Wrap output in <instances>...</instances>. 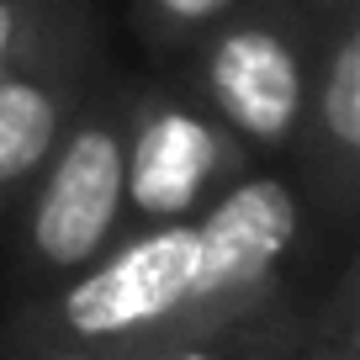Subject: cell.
Instances as JSON below:
<instances>
[{"label":"cell","mask_w":360,"mask_h":360,"mask_svg":"<svg viewBox=\"0 0 360 360\" xmlns=\"http://www.w3.org/2000/svg\"><path fill=\"white\" fill-rule=\"evenodd\" d=\"M191 276H196V223L165 217L148 233L112 249L101 265H90L58 297L53 323L58 334L79 339V345H117V339L148 334L175 313H186Z\"/></svg>","instance_id":"1"},{"label":"cell","mask_w":360,"mask_h":360,"mask_svg":"<svg viewBox=\"0 0 360 360\" xmlns=\"http://www.w3.org/2000/svg\"><path fill=\"white\" fill-rule=\"evenodd\" d=\"M43 191L32 202V249L53 270H79L117 233L127 186V138L117 122H85L43 159Z\"/></svg>","instance_id":"2"},{"label":"cell","mask_w":360,"mask_h":360,"mask_svg":"<svg viewBox=\"0 0 360 360\" xmlns=\"http://www.w3.org/2000/svg\"><path fill=\"white\" fill-rule=\"evenodd\" d=\"M223 169V138L186 106H159L127 138V186L122 202L143 217H186L202 202L207 180Z\"/></svg>","instance_id":"5"},{"label":"cell","mask_w":360,"mask_h":360,"mask_svg":"<svg viewBox=\"0 0 360 360\" xmlns=\"http://www.w3.org/2000/svg\"><path fill=\"white\" fill-rule=\"evenodd\" d=\"M297 238V196L286 180L255 175L238 180L233 191L196 223V276L186 313H217L281 270L286 249Z\"/></svg>","instance_id":"3"},{"label":"cell","mask_w":360,"mask_h":360,"mask_svg":"<svg viewBox=\"0 0 360 360\" xmlns=\"http://www.w3.org/2000/svg\"><path fill=\"white\" fill-rule=\"evenodd\" d=\"M148 6H154V16L169 22V27H207V22H217L233 0H148Z\"/></svg>","instance_id":"8"},{"label":"cell","mask_w":360,"mask_h":360,"mask_svg":"<svg viewBox=\"0 0 360 360\" xmlns=\"http://www.w3.org/2000/svg\"><path fill=\"white\" fill-rule=\"evenodd\" d=\"M16 27H22L16 6H11V0H0V64H6V53L16 48Z\"/></svg>","instance_id":"9"},{"label":"cell","mask_w":360,"mask_h":360,"mask_svg":"<svg viewBox=\"0 0 360 360\" xmlns=\"http://www.w3.org/2000/svg\"><path fill=\"white\" fill-rule=\"evenodd\" d=\"M207 90L212 106L238 138L249 143H286L302 117V58L286 32L265 22L228 27L207 53Z\"/></svg>","instance_id":"4"},{"label":"cell","mask_w":360,"mask_h":360,"mask_svg":"<svg viewBox=\"0 0 360 360\" xmlns=\"http://www.w3.org/2000/svg\"><path fill=\"white\" fill-rule=\"evenodd\" d=\"M318 122L334 138L339 154L360 148V32L355 27H345L334 53H328L323 90H318Z\"/></svg>","instance_id":"7"},{"label":"cell","mask_w":360,"mask_h":360,"mask_svg":"<svg viewBox=\"0 0 360 360\" xmlns=\"http://www.w3.org/2000/svg\"><path fill=\"white\" fill-rule=\"evenodd\" d=\"M64 127V101L43 79H0V191L27 180L58 143Z\"/></svg>","instance_id":"6"}]
</instances>
